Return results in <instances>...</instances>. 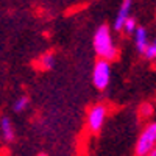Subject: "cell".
<instances>
[{
  "mask_svg": "<svg viewBox=\"0 0 156 156\" xmlns=\"http://www.w3.org/2000/svg\"><path fill=\"white\" fill-rule=\"evenodd\" d=\"M144 55H145L148 59H154V58H156V44H154V42L147 47V50H145Z\"/></svg>",
  "mask_w": 156,
  "mask_h": 156,
  "instance_id": "8fae6325",
  "label": "cell"
},
{
  "mask_svg": "<svg viewBox=\"0 0 156 156\" xmlns=\"http://www.w3.org/2000/svg\"><path fill=\"white\" fill-rule=\"evenodd\" d=\"M27 106H28V98H27V97H20V98H17V100L14 101V105H12V108H14L16 112L23 111Z\"/></svg>",
  "mask_w": 156,
  "mask_h": 156,
  "instance_id": "9c48e42d",
  "label": "cell"
},
{
  "mask_svg": "<svg viewBox=\"0 0 156 156\" xmlns=\"http://www.w3.org/2000/svg\"><path fill=\"white\" fill-rule=\"evenodd\" d=\"M105 115H106V108L103 105H95L90 108L89 115H87V125L90 128V131H100V128L105 122Z\"/></svg>",
  "mask_w": 156,
  "mask_h": 156,
  "instance_id": "277c9868",
  "label": "cell"
},
{
  "mask_svg": "<svg viewBox=\"0 0 156 156\" xmlns=\"http://www.w3.org/2000/svg\"><path fill=\"white\" fill-rule=\"evenodd\" d=\"M150 154H151V156H156V147H154V148L150 151Z\"/></svg>",
  "mask_w": 156,
  "mask_h": 156,
  "instance_id": "4fadbf2b",
  "label": "cell"
},
{
  "mask_svg": "<svg viewBox=\"0 0 156 156\" xmlns=\"http://www.w3.org/2000/svg\"><path fill=\"white\" fill-rule=\"evenodd\" d=\"M2 134H3V139L8 140V142L14 139V129H12L8 117H3L2 119Z\"/></svg>",
  "mask_w": 156,
  "mask_h": 156,
  "instance_id": "52a82bcc",
  "label": "cell"
},
{
  "mask_svg": "<svg viewBox=\"0 0 156 156\" xmlns=\"http://www.w3.org/2000/svg\"><path fill=\"white\" fill-rule=\"evenodd\" d=\"M94 47L100 58H105L108 61L114 59L117 56V48L112 42L111 31L106 25H101L97 28L95 36H94Z\"/></svg>",
  "mask_w": 156,
  "mask_h": 156,
  "instance_id": "6da1fadb",
  "label": "cell"
},
{
  "mask_svg": "<svg viewBox=\"0 0 156 156\" xmlns=\"http://www.w3.org/2000/svg\"><path fill=\"white\" fill-rule=\"evenodd\" d=\"M154 44H156V41H154Z\"/></svg>",
  "mask_w": 156,
  "mask_h": 156,
  "instance_id": "5bb4252c",
  "label": "cell"
},
{
  "mask_svg": "<svg viewBox=\"0 0 156 156\" xmlns=\"http://www.w3.org/2000/svg\"><path fill=\"white\" fill-rule=\"evenodd\" d=\"M140 114L144 115V117H150V115L153 114V108H151V105H148V103L142 105V106H140Z\"/></svg>",
  "mask_w": 156,
  "mask_h": 156,
  "instance_id": "7c38bea8",
  "label": "cell"
},
{
  "mask_svg": "<svg viewBox=\"0 0 156 156\" xmlns=\"http://www.w3.org/2000/svg\"><path fill=\"white\" fill-rule=\"evenodd\" d=\"M131 9V0H123V3L117 12V17H115V22H114V30H122L123 25H125V20L129 17L128 12Z\"/></svg>",
  "mask_w": 156,
  "mask_h": 156,
  "instance_id": "5b68a950",
  "label": "cell"
},
{
  "mask_svg": "<svg viewBox=\"0 0 156 156\" xmlns=\"http://www.w3.org/2000/svg\"><path fill=\"white\" fill-rule=\"evenodd\" d=\"M39 66H41L44 70L53 69V66H55V56H53V53H45V55H42L41 61H39Z\"/></svg>",
  "mask_w": 156,
  "mask_h": 156,
  "instance_id": "ba28073f",
  "label": "cell"
},
{
  "mask_svg": "<svg viewBox=\"0 0 156 156\" xmlns=\"http://www.w3.org/2000/svg\"><path fill=\"white\" fill-rule=\"evenodd\" d=\"M134 42L136 47L140 53H145V50L148 47V36H147V30L144 27H137L134 31Z\"/></svg>",
  "mask_w": 156,
  "mask_h": 156,
  "instance_id": "8992f818",
  "label": "cell"
},
{
  "mask_svg": "<svg viewBox=\"0 0 156 156\" xmlns=\"http://www.w3.org/2000/svg\"><path fill=\"white\" fill-rule=\"evenodd\" d=\"M136 19L134 17H128L126 20H125V25H123V30H125V33H134L136 31Z\"/></svg>",
  "mask_w": 156,
  "mask_h": 156,
  "instance_id": "30bf717a",
  "label": "cell"
},
{
  "mask_svg": "<svg viewBox=\"0 0 156 156\" xmlns=\"http://www.w3.org/2000/svg\"><path fill=\"white\" fill-rule=\"evenodd\" d=\"M109 78H111L109 62H108V59L101 58V61H97V64L94 66V75H92L94 86L98 90L106 89V86L109 84Z\"/></svg>",
  "mask_w": 156,
  "mask_h": 156,
  "instance_id": "3957f363",
  "label": "cell"
},
{
  "mask_svg": "<svg viewBox=\"0 0 156 156\" xmlns=\"http://www.w3.org/2000/svg\"><path fill=\"white\" fill-rule=\"evenodd\" d=\"M154 144H156V123H151L140 134L136 144V154L139 156L150 154V151L154 148Z\"/></svg>",
  "mask_w": 156,
  "mask_h": 156,
  "instance_id": "7a4b0ae2",
  "label": "cell"
}]
</instances>
